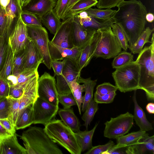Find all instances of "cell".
<instances>
[{
	"mask_svg": "<svg viewBox=\"0 0 154 154\" xmlns=\"http://www.w3.org/2000/svg\"><path fill=\"white\" fill-rule=\"evenodd\" d=\"M113 18L119 24L127 38L129 46L133 45L144 31L147 11L139 0L124 1L118 6Z\"/></svg>",
	"mask_w": 154,
	"mask_h": 154,
	"instance_id": "6da1fadb",
	"label": "cell"
},
{
	"mask_svg": "<svg viewBox=\"0 0 154 154\" xmlns=\"http://www.w3.org/2000/svg\"><path fill=\"white\" fill-rule=\"evenodd\" d=\"M20 139L28 154H63L44 128L31 126L23 131Z\"/></svg>",
	"mask_w": 154,
	"mask_h": 154,
	"instance_id": "7a4b0ae2",
	"label": "cell"
},
{
	"mask_svg": "<svg viewBox=\"0 0 154 154\" xmlns=\"http://www.w3.org/2000/svg\"><path fill=\"white\" fill-rule=\"evenodd\" d=\"M151 45L145 46L139 54L135 62L140 65L139 86L144 90L148 101H154V36L152 33Z\"/></svg>",
	"mask_w": 154,
	"mask_h": 154,
	"instance_id": "3957f363",
	"label": "cell"
},
{
	"mask_svg": "<svg viewBox=\"0 0 154 154\" xmlns=\"http://www.w3.org/2000/svg\"><path fill=\"white\" fill-rule=\"evenodd\" d=\"M45 132L55 143L72 154H81L80 147L74 132L61 120L54 118L45 125Z\"/></svg>",
	"mask_w": 154,
	"mask_h": 154,
	"instance_id": "277c9868",
	"label": "cell"
},
{
	"mask_svg": "<svg viewBox=\"0 0 154 154\" xmlns=\"http://www.w3.org/2000/svg\"><path fill=\"white\" fill-rule=\"evenodd\" d=\"M139 64L135 61L116 69L112 76L118 90L121 92L126 93L140 89Z\"/></svg>",
	"mask_w": 154,
	"mask_h": 154,
	"instance_id": "5b68a950",
	"label": "cell"
},
{
	"mask_svg": "<svg viewBox=\"0 0 154 154\" xmlns=\"http://www.w3.org/2000/svg\"><path fill=\"white\" fill-rule=\"evenodd\" d=\"M64 60L65 64L62 74L56 76V86L58 95L72 93L69 85L74 81L78 82L81 71L77 61L69 58Z\"/></svg>",
	"mask_w": 154,
	"mask_h": 154,
	"instance_id": "8992f818",
	"label": "cell"
},
{
	"mask_svg": "<svg viewBox=\"0 0 154 154\" xmlns=\"http://www.w3.org/2000/svg\"><path fill=\"white\" fill-rule=\"evenodd\" d=\"M100 39L93 57L107 59L114 57L122 51V48L114 34L111 27L101 29Z\"/></svg>",
	"mask_w": 154,
	"mask_h": 154,
	"instance_id": "52a82bcc",
	"label": "cell"
},
{
	"mask_svg": "<svg viewBox=\"0 0 154 154\" xmlns=\"http://www.w3.org/2000/svg\"><path fill=\"white\" fill-rule=\"evenodd\" d=\"M104 124V136L109 139L116 138L128 133L134 124L133 116L128 112L115 118H111Z\"/></svg>",
	"mask_w": 154,
	"mask_h": 154,
	"instance_id": "ba28073f",
	"label": "cell"
},
{
	"mask_svg": "<svg viewBox=\"0 0 154 154\" xmlns=\"http://www.w3.org/2000/svg\"><path fill=\"white\" fill-rule=\"evenodd\" d=\"M28 36L38 49L42 58V63L48 68H51V60L48 48V33L43 26H26Z\"/></svg>",
	"mask_w": 154,
	"mask_h": 154,
	"instance_id": "9c48e42d",
	"label": "cell"
},
{
	"mask_svg": "<svg viewBox=\"0 0 154 154\" xmlns=\"http://www.w3.org/2000/svg\"><path fill=\"white\" fill-rule=\"evenodd\" d=\"M58 105L51 103L38 97L33 103V123L44 126L55 118L59 109Z\"/></svg>",
	"mask_w": 154,
	"mask_h": 154,
	"instance_id": "30bf717a",
	"label": "cell"
},
{
	"mask_svg": "<svg viewBox=\"0 0 154 154\" xmlns=\"http://www.w3.org/2000/svg\"><path fill=\"white\" fill-rule=\"evenodd\" d=\"M38 97L51 103L58 105V94L54 76L45 72L38 79Z\"/></svg>",
	"mask_w": 154,
	"mask_h": 154,
	"instance_id": "8fae6325",
	"label": "cell"
},
{
	"mask_svg": "<svg viewBox=\"0 0 154 154\" xmlns=\"http://www.w3.org/2000/svg\"><path fill=\"white\" fill-rule=\"evenodd\" d=\"M74 16L65 17L50 42L61 47L74 48L73 42V26Z\"/></svg>",
	"mask_w": 154,
	"mask_h": 154,
	"instance_id": "7c38bea8",
	"label": "cell"
},
{
	"mask_svg": "<svg viewBox=\"0 0 154 154\" xmlns=\"http://www.w3.org/2000/svg\"><path fill=\"white\" fill-rule=\"evenodd\" d=\"M29 39L26 26L20 16L8 37V43L14 54L25 48Z\"/></svg>",
	"mask_w": 154,
	"mask_h": 154,
	"instance_id": "4fadbf2b",
	"label": "cell"
},
{
	"mask_svg": "<svg viewBox=\"0 0 154 154\" xmlns=\"http://www.w3.org/2000/svg\"><path fill=\"white\" fill-rule=\"evenodd\" d=\"M125 149L127 154H154V136H150L146 133Z\"/></svg>",
	"mask_w": 154,
	"mask_h": 154,
	"instance_id": "5bb4252c",
	"label": "cell"
},
{
	"mask_svg": "<svg viewBox=\"0 0 154 154\" xmlns=\"http://www.w3.org/2000/svg\"><path fill=\"white\" fill-rule=\"evenodd\" d=\"M101 35V29L96 31L87 44L82 49L78 61V65L81 70L89 64L93 57Z\"/></svg>",
	"mask_w": 154,
	"mask_h": 154,
	"instance_id": "9a60e30c",
	"label": "cell"
},
{
	"mask_svg": "<svg viewBox=\"0 0 154 154\" xmlns=\"http://www.w3.org/2000/svg\"><path fill=\"white\" fill-rule=\"evenodd\" d=\"M49 53L52 61H60L69 58L78 61L82 49L74 47L72 48H64L48 42Z\"/></svg>",
	"mask_w": 154,
	"mask_h": 154,
	"instance_id": "2e32d148",
	"label": "cell"
},
{
	"mask_svg": "<svg viewBox=\"0 0 154 154\" xmlns=\"http://www.w3.org/2000/svg\"><path fill=\"white\" fill-rule=\"evenodd\" d=\"M113 17L108 19L103 20L89 15L85 18L81 17L78 14L74 16V18L83 27L94 31L111 27L112 25L115 23Z\"/></svg>",
	"mask_w": 154,
	"mask_h": 154,
	"instance_id": "e0dca14e",
	"label": "cell"
},
{
	"mask_svg": "<svg viewBox=\"0 0 154 154\" xmlns=\"http://www.w3.org/2000/svg\"><path fill=\"white\" fill-rule=\"evenodd\" d=\"M57 0H30L22 8V11L34 14L41 18L53 9Z\"/></svg>",
	"mask_w": 154,
	"mask_h": 154,
	"instance_id": "ac0fdd59",
	"label": "cell"
},
{
	"mask_svg": "<svg viewBox=\"0 0 154 154\" xmlns=\"http://www.w3.org/2000/svg\"><path fill=\"white\" fill-rule=\"evenodd\" d=\"M5 11L7 18L6 36L8 38L19 19L22 11L20 0H10Z\"/></svg>",
	"mask_w": 154,
	"mask_h": 154,
	"instance_id": "d6986e66",
	"label": "cell"
},
{
	"mask_svg": "<svg viewBox=\"0 0 154 154\" xmlns=\"http://www.w3.org/2000/svg\"><path fill=\"white\" fill-rule=\"evenodd\" d=\"M95 32L85 29L74 18L72 37L74 47L82 49L87 44Z\"/></svg>",
	"mask_w": 154,
	"mask_h": 154,
	"instance_id": "ffe728a7",
	"label": "cell"
},
{
	"mask_svg": "<svg viewBox=\"0 0 154 154\" xmlns=\"http://www.w3.org/2000/svg\"><path fill=\"white\" fill-rule=\"evenodd\" d=\"M25 50L26 57L24 69H38L39 65L42 63V58L35 44L29 38Z\"/></svg>",
	"mask_w": 154,
	"mask_h": 154,
	"instance_id": "44dd1931",
	"label": "cell"
},
{
	"mask_svg": "<svg viewBox=\"0 0 154 154\" xmlns=\"http://www.w3.org/2000/svg\"><path fill=\"white\" fill-rule=\"evenodd\" d=\"M26 149L19 143L16 133L0 141V154H26Z\"/></svg>",
	"mask_w": 154,
	"mask_h": 154,
	"instance_id": "7402d4cb",
	"label": "cell"
},
{
	"mask_svg": "<svg viewBox=\"0 0 154 154\" xmlns=\"http://www.w3.org/2000/svg\"><path fill=\"white\" fill-rule=\"evenodd\" d=\"M136 91H134L132 97L134 109V120L139 127L140 130L146 131H151L153 128L152 124L147 119L145 112L139 105L136 99Z\"/></svg>",
	"mask_w": 154,
	"mask_h": 154,
	"instance_id": "603a6c76",
	"label": "cell"
},
{
	"mask_svg": "<svg viewBox=\"0 0 154 154\" xmlns=\"http://www.w3.org/2000/svg\"><path fill=\"white\" fill-rule=\"evenodd\" d=\"M57 113L61 121L74 133L80 131V122L72 108L59 109Z\"/></svg>",
	"mask_w": 154,
	"mask_h": 154,
	"instance_id": "cb8c5ba5",
	"label": "cell"
},
{
	"mask_svg": "<svg viewBox=\"0 0 154 154\" xmlns=\"http://www.w3.org/2000/svg\"><path fill=\"white\" fill-rule=\"evenodd\" d=\"M98 124V122L96 123L93 129L90 131L86 130L84 131H80L74 133L82 152L88 150L93 147L92 139Z\"/></svg>",
	"mask_w": 154,
	"mask_h": 154,
	"instance_id": "d4e9b609",
	"label": "cell"
},
{
	"mask_svg": "<svg viewBox=\"0 0 154 154\" xmlns=\"http://www.w3.org/2000/svg\"><path fill=\"white\" fill-rule=\"evenodd\" d=\"M146 131L140 130L132 132L127 135H125L116 138L117 144L110 149L114 150L117 149L125 148L136 141L144 135Z\"/></svg>",
	"mask_w": 154,
	"mask_h": 154,
	"instance_id": "484cf974",
	"label": "cell"
},
{
	"mask_svg": "<svg viewBox=\"0 0 154 154\" xmlns=\"http://www.w3.org/2000/svg\"><path fill=\"white\" fill-rule=\"evenodd\" d=\"M33 123V104L24 108L18 115L16 130L25 128Z\"/></svg>",
	"mask_w": 154,
	"mask_h": 154,
	"instance_id": "4316f807",
	"label": "cell"
},
{
	"mask_svg": "<svg viewBox=\"0 0 154 154\" xmlns=\"http://www.w3.org/2000/svg\"><path fill=\"white\" fill-rule=\"evenodd\" d=\"M41 20L43 25L48 29L51 33L54 35L55 34L62 22L54 9L42 17Z\"/></svg>",
	"mask_w": 154,
	"mask_h": 154,
	"instance_id": "83f0119b",
	"label": "cell"
},
{
	"mask_svg": "<svg viewBox=\"0 0 154 154\" xmlns=\"http://www.w3.org/2000/svg\"><path fill=\"white\" fill-rule=\"evenodd\" d=\"M97 79L92 80L91 77L86 79L79 77L77 82L83 83L85 85V94L81 107V111L84 112L88 104L93 99L94 88L97 84Z\"/></svg>",
	"mask_w": 154,
	"mask_h": 154,
	"instance_id": "f1b7e54d",
	"label": "cell"
},
{
	"mask_svg": "<svg viewBox=\"0 0 154 154\" xmlns=\"http://www.w3.org/2000/svg\"><path fill=\"white\" fill-rule=\"evenodd\" d=\"M154 30V28L151 29L149 27H147L138 38L135 42L133 45L129 46L128 48L133 54H139L143 50L145 44L151 43L149 38Z\"/></svg>",
	"mask_w": 154,
	"mask_h": 154,
	"instance_id": "f546056e",
	"label": "cell"
},
{
	"mask_svg": "<svg viewBox=\"0 0 154 154\" xmlns=\"http://www.w3.org/2000/svg\"><path fill=\"white\" fill-rule=\"evenodd\" d=\"M14 54L12 50L8 43L5 61L0 72V79L7 81L8 77L12 74Z\"/></svg>",
	"mask_w": 154,
	"mask_h": 154,
	"instance_id": "4dcf8cb0",
	"label": "cell"
},
{
	"mask_svg": "<svg viewBox=\"0 0 154 154\" xmlns=\"http://www.w3.org/2000/svg\"><path fill=\"white\" fill-rule=\"evenodd\" d=\"M97 0H80L75 3L65 15L74 16L85 11L88 9L96 5Z\"/></svg>",
	"mask_w": 154,
	"mask_h": 154,
	"instance_id": "1f68e13d",
	"label": "cell"
},
{
	"mask_svg": "<svg viewBox=\"0 0 154 154\" xmlns=\"http://www.w3.org/2000/svg\"><path fill=\"white\" fill-rule=\"evenodd\" d=\"M69 87L76 102L79 113L81 115L82 106L84 100L82 94L85 91V85L84 84L80 85L76 80H75L70 83Z\"/></svg>",
	"mask_w": 154,
	"mask_h": 154,
	"instance_id": "d6a6232c",
	"label": "cell"
},
{
	"mask_svg": "<svg viewBox=\"0 0 154 154\" xmlns=\"http://www.w3.org/2000/svg\"><path fill=\"white\" fill-rule=\"evenodd\" d=\"M98 109V103H96L92 99L88 104L82 117V119L84 122L83 125L85 127L86 130H88V126L90 125Z\"/></svg>",
	"mask_w": 154,
	"mask_h": 154,
	"instance_id": "836d02e7",
	"label": "cell"
},
{
	"mask_svg": "<svg viewBox=\"0 0 154 154\" xmlns=\"http://www.w3.org/2000/svg\"><path fill=\"white\" fill-rule=\"evenodd\" d=\"M25 57V48L14 54L12 74L17 75L24 70Z\"/></svg>",
	"mask_w": 154,
	"mask_h": 154,
	"instance_id": "e575fe53",
	"label": "cell"
},
{
	"mask_svg": "<svg viewBox=\"0 0 154 154\" xmlns=\"http://www.w3.org/2000/svg\"><path fill=\"white\" fill-rule=\"evenodd\" d=\"M112 31L118 42L124 51H127L128 48V41L123 29L118 23H114L111 26Z\"/></svg>",
	"mask_w": 154,
	"mask_h": 154,
	"instance_id": "d590c367",
	"label": "cell"
},
{
	"mask_svg": "<svg viewBox=\"0 0 154 154\" xmlns=\"http://www.w3.org/2000/svg\"><path fill=\"white\" fill-rule=\"evenodd\" d=\"M6 97L8 99L9 103V111L7 118L15 127L18 115L20 99L14 98L10 96Z\"/></svg>",
	"mask_w": 154,
	"mask_h": 154,
	"instance_id": "8d00e7d4",
	"label": "cell"
},
{
	"mask_svg": "<svg viewBox=\"0 0 154 154\" xmlns=\"http://www.w3.org/2000/svg\"><path fill=\"white\" fill-rule=\"evenodd\" d=\"M133 55L125 51L120 52L114 57L112 63L113 68L117 69L133 61Z\"/></svg>",
	"mask_w": 154,
	"mask_h": 154,
	"instance_id": "74e56055",
	"label": "cell"
},
{
	"mask_svg": "<svg viewBox=\"0 0 154 154\" xmlns=\"http://www.w3.org/2000/svg\"><path fill=\"white\" fill-rule=\"evenodd\" d=\"M88 15L93 17L106 20L112 17L116 11L111 8H107L105 10L93 8H90L85 11Z\"/></svg>",
	"mask_w": 154,
	"mask_h": 154,
	"instance_id": "f35d334b",
	"label": "cell"
},
{
	"mask_svg": "<svg viewBox=\"0 0 154 154\" xmlns=\"http://www.w3.org/2000/svg\"><path fill=\"white\" fill-rule=\"evenodd\" d=\"M20 17L22 21L26 26H42L41 18L34 14L22 11Z\"/></svg>",
	"mask_w": 154,
	"mask_h": 154,
	"instance_id": "ab89813d",
	"label": "cell"
},
{
	"mask_svg": "<svg viewBox=\"0 0 154 154\" xmlns=\"http://www.w3.org/2000/svg\"><path fill=\"white\" fill-rule=\"evenodd\" d=\"M58 101L64 109L69 108L72 106L77 105L76 102L72 93L59 95Z\"/></svg>",
	"mask_w": 154,
	"mask_h": 154,
	"instance_id": "60d3db41",
	"label": "cell"
},
{
	"mask_svg": "<svg viewBox=\"0 0 154 154\" xmlns=\"http://www.w3.org/2000/svg\"><path fill=\"white\" fill-rule=\"evenodd\" d=\"M115 144L114 142L112 140H110L108 143L104 145L93 146L85 154H103L105 152L110 149Z\"/></svg>",
	"mask_w": 154,
	"mask_h": 154,
	"instance_id": "b9f144b4",
	"label": "cell"
},
{
	"mask_svg": "<svg viewBox=\"0 0 154 154\" xmlns=\"http://www.w3.org/2000/svg\"><path fill=\"white\" fill-rule=\"evenodd\" d=\"M116 94V92H113L103 95H100L95 92L93 100L98 104L109 103L113 102Z\"/></svg>",
	"mask_w": 154,
	"mask_h": 154,
	"instance_id": "7bdbcfd3",
	"label": "cell"
},
{
	"mask_svg": "<svg viewBox=\"0 0 154 154\" xmlns=\"http://www.w3.org/2000/svg\"><path fill=\"white\" fill-rule=\"evenodd\" d=\"M70 0H57L56 6L54 9L57 17L63 20L64 14Z\"/></svg>",
	"mask_w": 154,
	"mask_h": 154,
	"instance_id": "ee69618b",
	"label": "cell"
},
{
	"mask_svg": "<svg viewBox=\"0 0 154 154\" xmlns=\"http://www.w3.org/2000/svg\"><path fill=\"white\" fill-rule=\"evenodd\" d=\"M117 90L115 85L109 82H104L97 86L95 92L100 95H103L113 92H116Z\"/></svg>",
	"mask_w": 154,
	"mask_h": 154,
	"instance_id": "f6af8a7d",
	"label": "cell"
},
{
	"mask_svg": "<svg viewBox=\"0 0 154 154\" xmlns=\"http://www.w3.org/2000/svg\"><path fill=\"white\" fill-rule=\"evenodd\" d=\"M6 36L0 38V72L4 63L6 54L8 42Z\"/></svg>",
	"mask_w": 154,
	"mask_h": 154,
	"instance_id": "bcb514c9",
	"label": "cell"
},
{
	"mask_svg": "<svg viewBox=\"0 0 154 154\" xmlns=\"http://www.w3.org/2000/svg\"><path fill=\"white\" fill-rule=\"evenodd\" d=\"M124 0H99L96 5L98 9L111 8L117 7Z\"/></svg>",
	"mask_w": 154,
	"mask_h": 154,
	"instance_id": "7dc6e473",
	"label": "cell"
},
{
	"mask_svg": "<svg viewBox=\"0 0 154 154\" xmlns=\"http://www.w3.org/2000/svg\"><path fill=\"white\" fill-rule=\"evenodd\" d=\"M7 29V18L5 10L0 5V38L6 36Z\"/></svg>",
	"mask_w": 154,
	"mask_h": 154,
	"instance_id": "c3c4849f",
	"label": "cell"
},
{
	"mask_svg": "<svg viewBox=\"0 0 154 154\" xmlns=\"http://www.w3.org/2000/svg\"><path fill=\"white\" fill-rule=\"evenodd\" d=\"M9 103L6 97L0 99V119L7 118L9 113Z\"/></svg>",
	"mask_w": 154,
	"mask_h": 154,
	"instance_id": "681fc988",
	"label": "cell"
},
{
	"mask_svg": "<svg viewBox=\"0 0 154 154\" xmlns=\"http://www.w3.org/2000/svg\"><path fill=\"white\" fill-rule=\"evenodd\" d=\"M65 64L64 60L63 61H52L51 66L54 72V77L59 75L62 74L63 68Z\"/></svg>",
	"mask_w": 154,
	"mask_h": 154,
	"instance_id": "f907efd6",
	"label": "cell"
},
{
	"mask_svg": "<svg viewBox=\"0 0 154 154\" xmlns=\"http://www.w3.org/2000/svg\"><path fill=\"white\" fill-rule=\"evenodd\" d=\"M0 124L7 131L12 135L16 133L15 127L7 118L0 119Z\"/></svg>",
	"mask_w": 154,
	"mask_h": 154,
	"instance_id": "816d5d0a",
	"label": "cell"
},
{
	"mask_svg": "<svg viewBox=\"0 0 154 154\" xmlns=\"http://www.w3.org/2000/svg\"><path fill=\"white\" fill-rule=\"evenodd\" d=\"M9 88L8 82L0 79V99L8 96Z\"/></svg>",
	"mask_w": 154,
	"mask_h": 154,
	"instance_id": "f5cc1de1",
	"label": "cell"
},
{
	"mask_svg": "<svg viewBox=\"0 0 154 154\" xmlns=\"http://www.w3.org/2000/svg\"><path fill=\"white\" fill-rule=\"evenodd\" d=\"M23 94V90L15 86H10L9 95L13 97L19 99L22 97Z\"/></svg>",
	"mask_w": 154,
	"mask_h": 154,
	"instance_id": "db71d44e",
	"label": "cell"
},
{
	"mask_svg": "<svg viewBox=\"0 0 154 154\" xmlns=\"http://www.w3.org/2000/svg\"><path fill=\"white\" fill-rule=\"evenodd\" d=\"M126 154L125 148L116 149L114 150L109 149L105 152L103 154Z\"/></svg>",
	"mask_w": 154,
	"mask_h": 154,
	"instance_id": "11a10c76",
	"label": "cell"
},
{
	"mask_svg": "<svg viewBox=\"0 0 154 154\" xmlns=\"http://www.w3.org/2000/svg\"><path fill=\"white\" fill-rule=\"evenodd\" d=\"M12 135L7 131L0 124V141Z\"/></svg>",
	"mask_w": 154,
	"mask_h": 154,
	"instance_id": "9f6ffc18",
	"label": "cell"
},
{
	"mask_svg": "<svg viewBox=\"0 0 154 154\" xmlns=\"http://www.w3.org/2000/svg\"><path fill=\"white\" fill-rule=\"evenodd\" d=\"M146 109L149 113L153 114L154 113V103L153 102L149 103L146 106Z\"/></svg>",
	"mask_w": 154,
	"mask_h": 154,
	"instance_id": "6f0895ef",
	"label": "cell"
},
{
	"mask_svg": "<svg viewBox=\"0 0 154 154\" xmlns=\"http://www.w3.org/2000/svg\"><path fill=\"white\" fill-rule=\"evenodd\" d=\"M80 0H70V1L67 7L66 8V11H65L64 18L65 17V15L67 13L69 10L77 2Z\"/></svg>",
	"mask_w": 154,
	"mask_h": 154,
	"instance_id": "680465c9",
	"label": "cell"
},
{
	"mask_svg": "<svg viewBox=\"0 0 154 154\" xmlns=\"http://www.w3.org/2000/svg\"><path fill=\"white\" fill-rule=\"evenodd\" d=\"M154 19V15L153 14L151 13H147L146 15V20L148 22H152Z\"/></svg>",
	"mask_w": 154,
	"mask_h": 154,
	"instance_id": "91938a15",
	"label": "cell"
},
{
	"mask_svg": "<svg viewBox=\"0 0 154 154\" xmlns=\"http://www.w3.org/2000/svg\"><path fill=\"white\" fill-rule=\"evenodd\" d=\"M10 1V0H0V5L2 8L5 10Z\"/></svg>",
	"mask_w": 154,
	"mask_h": 154,
	"instance_id": "94428289",
	"label": "cell"
},
{
	"mask_svg": "<svg viewBox=\"0 0 154 154\" xmlns=\"http://www.w3.org/2000/svg\"><path fill=\"white\" fill-rule=\"evenodd\" d=\"M22 8L26 6L30 0H20Z\"/></svg>",
	"mask_w": 154,
	"mask_h": 154,
	"instance_id": "6125c7cd",
	"label": "cell"
},
{
	"mask_svg": "<svg viewBox=\"0 0 154 154\" xmlns=\"http://www.w3.org/2000/svg\"></svg>",
	"mask_w": 154,
	"mask_h": 154,
	"instance_id": "be15d7a7",
	"label": "cell"
}]
</instances>
